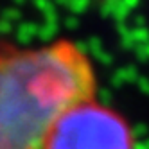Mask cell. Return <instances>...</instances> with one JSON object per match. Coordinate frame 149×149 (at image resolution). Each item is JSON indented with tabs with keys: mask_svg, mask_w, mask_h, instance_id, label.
Here are the masks:
<instances>
[{
	"mask_svg": "<svg viewBox=\"0 0 149 149\" xmlns=\"http://www.w3.org/2000/svg\"><path fill=\"white\" fill-rule=\"evenodd\" d=\"M97 92L95 65L77 41L0 40V149H43L59 117Z\"/></svg>",
	"mask_w": 149,
	"mask_h": 149,
	"instance_id": "obj_1",
	"label": "cell"
},
{
	"mask_svg": "<svg viewBox=\"0 0 149 149\" xmlns=\"http://www.w3.org/2000/svg\"><path fill=\"white\" fill-rule=\"evenodd\" d=\"M43 149H136V138L119 111L92 99L59 117Z\"/></svg>",
	"mask_w": 149,
	"mask_h": 149,
	"instance_id": "obj_2",
	"label": "cell"
}]
</instances>
